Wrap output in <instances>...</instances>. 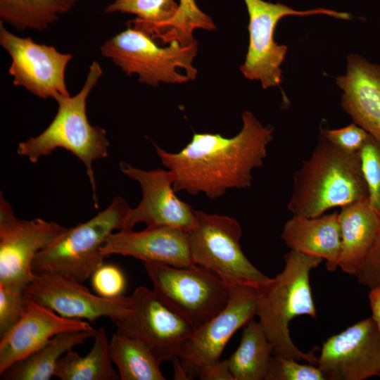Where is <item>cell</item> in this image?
Returning <instances> with one entry per match:
<instances>
[{"label":"cell","instance_id":"cell-3","mask_svg":"<svg viewBox=\"0 0 380 380\" xmlns=\"http://www.w3.org/2000/svg\"><path fill=\"white\" fill-rule=\"evenodd\" d=\"M323 260L291 250L284 255V267L272 281L258 289L256 315L272 348V355L305 360L317 365L314 350L301 351L293 343L289 329L296 317L314 319L317 312L310 282L311 270Z\"/></svg>","mask_w":380,"mask_h":380},{"label":"cell","instance_id":"cell-17","mask_svg":"<svg viewBox=\"0 0 380 380\" xmlns=\"http://www.w3.org/2000/svg\"><path fill=\"white\" fill-rule=\"evenodd\" d=\"M105 256H131L142 262H156L175 267L195 265L187 233L168 227H146L140 232L122 229L110 234L101 247Z\"/></svg>","mask_w":380,"mask_h":380},{"label":"cell","instance_id":"cell-32","mask_svg":"<svg viewBox=\"0 0 380 380\" xmlns=\"http://www.w3.org/2000/svg\"><path fill=\"white\" fill-rule=\"evenodd\" d=\"M91 277L94 291L99 296L114 298L123 296L126 289V279L117 266L103 264Z\"/></svg>","mask_w":380,"mask_h":380},{"label":"cell","instance_id":"cell-7","mask_svg":"<svg viewBox=\"0 0 380 380\" xmlns=\"http://www.w3.org/2000/svg\"><path fill=\"white\" fill-rule=\"evenodd\" d=\"M101 54L110 58L128 76L139 75V82L156 87L158 84L184 83L196 77L192 63L198 43L182 46L174 40L159 46L150 35L130 26L107 40L101 46Z\"/></svg>","mask_w":380,"mask_h":380},{"label":"cell","instance_id":"cell-28","mask_svg":"<svg viewBox=\"0 0 380 380\" xmlns=\"http://www.w3.org/2000/svg\"><path fill=\"white\" fill-rule=\"evenodd\" d=\"M198 28L211 31L215 25L212 18L201 11L195 0H179L178 13L170 30L160 39L163 43L177 40L186 46L196 40L193 32Z\"/></svg>","mask_w":380,"mask_h":380},{"label":"cell","instance_id":"cell-2","mask_svg":"<svg viewBox=\"0 0 380 380\" xmlns=\"http://www.w3.org/2000/svg\"><path fill=\"white\" fill-rule=\"evenodd\" d=\"M368 197L359 153L341 149L319 132L310 156L293 175L287 209L293 215L315 217Z\"/></svg>","mask_w":380,"mask_h":380},{"label":"cell","instance_id":"cell-6","mask_svg":"<svg viewBox=\"0 0 380 380\" xmlns=\"http://www.w3.org/2000/svg\"><path fill=\"white\" fill-rule=\"evenodd\" d=\"M143 265L158 298L193 330L222 310L229 300L232 285L202 266Z\"/></svg>","mask_w":380,"mask_h":380},{"label":"cell","instance_id":"cell-31","mask_svg":"<svg viewBox=\"0 0 380 380\" xmlns=\"http://www.w3.org/2000/svg\"><path fill=\"white\" fill-rule=\"evenodd\" d=\"M27 298L0 286V336L6 334L23 317L27 310Z\"/></svg>","mask_w":380,"mask_h":380},{"label":"cell","instance_id":"cell-27","mask_svg":"<svg viewBox=\"0 0 380 380\" xmlns=\"http://www.w3.org/2000/svg\"><path fill=\"white\" fill-rule=\"evenodd\" d=\"M179 10L174 0H114L104 10L106 13L121 12L137 15L132 23L155 40L170 30Z\"/></svg>","mask_w":380,"mask_h":380},{"label":"cell","instance_id":"cell-35","mask_svg":"<svg viewBox=\"0 0 380 380\" xmlns=\"http://www.w3.org/2000/svg\"><path fill=\"white\" fill-rule=\"evenodd\" d=\"M196 377L201 380H234L229 367L227 360H220L203 367Z\"/></svg>","mask_w":380,"mask_h":380},{"label":"cell","instance_id":"cell-37","mask_svg":"<svg viewBox=\"0 0 380 380\" xmlns=\"http://www.w3.org/2000/svg\"><path fill=\"white\" fill-rule=\"evenodd\" d=\"M379 376H380V375H379Z\"/></svg>","mask_w":380,"mask_h":380},{"label":"cell","instance_id":"cell-8","mask_svg":"<svg viewBox=\"0 0 380 380\" xmlns=\"http://www.w3.org/2000/svg\"><path fill=\"white\" fill-rule=\"evenodd\" d=\"M195 215L197 226L187 236L196 265L214 272L231 285L260 289L272 281L244 255L240 243L242 229L236 220L196 210Z\"/></svg>","mask_w":380,"mask_h":380},{"label":"cell","instance_id":"cell-22","mask_svg":"<svg viewBox=\"0 0 380 380\" xmlns=\"http://www.w3.org/2000/svg\"><path fill=\"white\" fill-rule=\"evenodd\" d=\"M96 330L61 332L49 340L43 346L14 363L1 374L4 380H49L59 359L74 347L93 338Z\"/></svg>","mask_w":380,"mask_h":380},{"label":"cell","instance_id":"cell-36","mask_svg":"<svg viewBox=\"0 0 380 380\" xmlns=\"http://www.w3.org/2000/svg\"><path fill=\"white\" fill-rule=\"evenodd\" d=\"M370 289L369 300L372 311V318L380 330V286Z\"/></svg>","mask_w":380,"mask_h":380},{"label":"cell","instance_id":"cell-9","mask_svg":"<svg viewBox=\"0 0 380 380\" xmlns=\"http://www.w3.org/2000/svg\"><path fill=\"white\" fill-rule=\"evenodd\" d=\"M243 1L249 16V44L245 61L239 69L246 78L260 81L264 89L279 86L282 81L281 65L288 47L278 44L274 40L277 25L282 18L317 14L341 20L353 18L350 13L324 8L297 11L281 3L273 4L263 0Z\"/></svg>","mask_w":380,"mask_h":380},{"label":"cell","instance_id":"cell-10","mask_svg":"<svg viewBox=\"0 0 380 380\" xmlns=\"http://www.w3.org/2000/svg\"><path fill=\"white\" fill-rule=\"evenodd\" d=\"M66 230L41 218H18L1 192L0 286L23 292L34 277L32 263L37 255Z\"/></svg>","mask_w":380,"mask_h":380},{"label":"cell","instance_id":"cell-11","mask_svg":"<svg viewBox=\"0 0 380 380\" xmlns=\"http://www.w3.org/2000/svg\"><path fill=\"white\" fill-rule=\"evenodd\" d=\"M113 322L116 332L141 341L160 363L176 362L183 343L194 331L145 286L134 289L125 314Z\"/></svg>","mask_w":380,"mask_h":380},{"label":"cell","instance_id":"cell-25","mask_svg":"<svg viewBox=\"0 0 380 380\" xmlns=\"http://www.w3.org/2000/svg\"><path fill=\"white\" fill-rule=\"evenodd\" d=\"M109 351L121 380H165L160 362L141 341L115 332Z\"/></svg>","mask_w":380,"mask_h":380},{"label":"cell","instance_id":"cell-4","mask_svg":"<svg viewBox=\"0 0 380 380\" xmlns=\"http://www.w3.org/2000/svg\"><path fill=\"white\" fill-rule=\"evenodd\" d=\"M103 74L100 65L94 61L89 67L82 89L73 96L58 95L57 113L46 129L37 137L18 144L17 153L35 163L57 148L71 152L85 165L93 191L95 208H98L93 162L108 156L109 142L106 132L91 125L87 116V99L91 89Z\"/></svg>","mask_w":380,"mask_h":380},{"label":"cell","instance_id":"cell-15","mask_svg":"<svg viewBox=\"0 0 380 380\" xmlns=\"http://www.w3.org/2000/svg\"><path fill=\"white\" fill-rule=\"evenodd\" d=\"M317 367L327 380H364L380 375V330L372 317L329 337Z\"/></svg>","mask_w":380,"mask_h":380},{"label":"cell","instance_id":"cell-13","mask_svg":"<svg viewBox=\"0 0 380 380\" xmlns=\"http://www.w3.org/2000/svg\"><path fill=\"white\" fill-rule=\"evenodd\" d=\"M0 44L12 58L8 72L13 84L26 88L42 99L58 95L69 96L65 72L72 58L55 47L35 43L8 32L0 21Z\"/></svg>","mask_w":380,"mask_h":380},{"label":"cell","instance_id":"cell-16","mask_svg":"<svg viewBox=\"0 0 380 380\" xmlns=\"http://www.w3.org/2000/svg\"><path fill=\"white\" fill-rule=\"evenodd\" d=\"M120 169L138 182L142 191L141 201L131 208L125 229L144 223L146 227H168L187 233L197 226L195 210L175 195L172 171L161 168L144 170L126 162L120 163Z\"/></svg>","mask_w":380,"mask_h":380},{"label":"cell","instance_id":"cell-23","mask_svg":"<svg viewBox=\"0 0 380 380\" xmlns=\"http://www.w3.org/2000/svg\"><path fill=\"white\" fill-rule=\"evenodd\" d=\"M92 347L81 356L72 349L58 361L54 376L61 380H118V372L113 366L109 341L103 327L96 330Z\"/></svg>","mask_w":380,"mask_h":380},{"label":"cell","instance_id":"cell-30","mask_svg":"<svg viewBox=\"0 0 380 380\" xmlns=\"http://www.w3.org/2000/svg\"><path fill=\"white\" fill-rule=\"evenodd\" d=\"M266 380H325V378L314 365H301L293 359L272 355Z\"/></svg>","mask_w":380,"mask_h":380},{"label":"cell","instance_id":"cell-21","mask_svg":"<svg viewBox=\"0 0 380 380\" xmlns=\"http://www.w3.org/2000/svg\"><path fill=\"white\" fill-rule=\"evenodd\" d=\"M338 221L341 234L338 267L356 276L379 232L380 215L366 198L341 207Z\"/></svg>","mask_w":380,"mask_h":380},{"label":"cell","instance_id":"cell-33","mask_svg":"<svg viewBox=\"0 0 380 380\" xmlns=\"http://www.w3.org/2000/svg\"><path fill=\"white\" fill-rule=\"evenodd\" d=\"M320 132L333 144L349 153H359L370 134L355 122L338 128L321 126Z\"/></svg>","mask_w":380,"mask_h":380},{"label":"cell","instance_id":"cell-14","mask_svg":"<svg viewBox=\"0 0 380 380\" xmlns=\"http://www.w3.org/2000/svg\"><path fill=\"white\" fill-rule=\"evenodd\" d=\"M23 292L27 298L63 317L91 322L102 317L112 322L120 319L129 303V296L103 298L90 292L82 283L52 272L35 273Z\"/></svg>","mask_w":380,"mask_h":380},{"label":"cell","instance_id":"cell-18","mask_svg":"<svg viewBox=\"0 0 380 380\" xmlns=\"http://www.w3.org/2000/svg\"><path fill=\"white\" fill-rule=\"evenodd\" d=\"M91 329L88 322L63 317L27 298V310L21 319L1 338L0 374L59 333Z\"/></svg>","mask_w":380,"mask_h":380},{"label":"cell","instance_id":"cell-19","mask_svg":"<svg viewBox=\"0 0 380 380\" xmlns=\"http://www.w3.org/2000/svg\"><path fill=\"white\" fill-rule=\"evenodd\" d=\"M336 82L343 91V110L353 122L380 140V65L350 54L346 72Z\"/></svg>","mask_w":380,"mask_h":380},{"label":"cell","instance_id":"cell-29","mask_svg":"<svg viewBox=\"0 0 380 380\" xmlns=\"http://www.w3.org/2000/svg\"><path fill=\"white\" fill-rule=\"evenodd\" d=\"M369 202L380 215V140L369 136L359 152Z\"/></svg>","mask_w":380,"mask_h":380},{"label":"cell","instance_id":"cell-34","mask_svg":"<svg viewBox=\"0 0 380 380\" xmlns=\"http://www.w3.org/2000/svg\"><path fill=\"white\" fill-rule=\"evenodd\" d=\"M356 277L360 284L369 289L380 286V230L362 268Z\"/></svg>","mask_w":380,"mask_h":380},{"label":"cell","instance_id":"cell-1","mask_svg":"<svg viewBox=\"0 0 380 380\" xmlns=\"http://www.w3.org/2000/svg\"><path fill=\"white\" fill-rule=\"evenodd\" d=\"M243 125L232 137L220 134L194 133L177 153L154 144L163 165L175 175V192L200 193L215 199L232 189L252 185V172L263 165L274 127L263 125L253 113H242Z\"/></svg>","mask_w":380,"mask_h":380},{"label":"cell","instance_id":"cell-5","mask_svg":"<svg viewBox=\"0 0 380 380\" xmlns=\"http://www.w3.org/2000/svg\"><path fill=\"white\" fill-rule=\"evenodd\" d=\"M131 208L120 196L88 221L67 229L41 251L32 263L34 274L52 272L83 283L106 258L101 247L115 230L126 229Z\"/></svg>","mask_w":380,"mask_h":380},{"label":"cell","instance_id":"cell-26","mask_svg":"<svg viewBox=\"0 0 380 380\" xmlns=\"http://www.w3.org/2000/svg\"><path fill=\"white\" fill-rule=\"evenodd\" d=\"M77 0H0L1 20L20 30H46L69 12Z\"/></svg>","mask_w":380,"mask_h":380},{"label":"cell","instance_id":"cell-12","mask_svg":"<svg viewBox=\"0 0 380 380\" xmlns=\"http://www.w3.org/2000/svg\"><path fill=\"white\" fill-rule=\"evenodd\" d=\"M259 290L232 285L226 307L194 330L183 343L178 358L188 379L196 377L200 369L220 360L221 354L235 332L256 315Z\"/></svg>","mask_w":380,"mask_h":380},{"label":"cell","instance_id":"cell-20","mask_svg":"<svg viewBox=\"0 0 380 380\" xmlns=\"http://www.w3.org/2000/svg\"><path fill=\"white\" fill-rule=\"evenodd\" d=\"M281 239L291 250L325 260L328 271L338 267L341 249L338 213L315 217L293 215L284 224Z\"/></svg>","mask_w":380,"mask_h":380},{"label":"cell","instance_id":"cell-24","mask_svg":"<svg viewBox=\"0 0 380 380\" xmlns=\"http://www.w3.org/2000/svg\"><path fill=\"white\" fill-rule=\"evenodd\" d=\"M272 356L267 338L253 318L245 325L240 343L227 361L234 380H266Z\"/></svg>","mask_w":380,"mask_h":380}]
</instances>
